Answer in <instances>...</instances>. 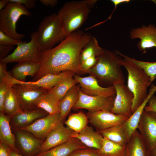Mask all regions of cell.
Wrapping results in <instances>:
<instances>
[{"label": "cell", "instance_id": "5b68a950", "mask_svg": "<svg viewBox=\"0 0 156 156\" xmlns=\"http://www.w3.org/2000/svg\"><path fill=\"white\" fill-rule=\"evenodd\" d=\"M121 63L127 72V86L134 96L133 114L148 96L147 89L151 83L149 77L139 67L122 58Z\"/></svg>", "mask_w": 156, "mask_h": 156}, {"label": "cell", "instance_id": "7bdbcfd3", "mask_svg": "<svg viewBox=\"0 0 156 156\" xmlns=\"http://www.w3.org/2000/svg\"><path fill=\"white\" fill-rule=\"evenodd\" d=\"M40 1L45 6L51 7L55 6L58 3L57 0H40Z\"/></svg>", "mask_w": 156, "mask_h": 156}, {"label": "cell", "instance_id": "d6986e66", "mask_svg": "<svg viewBox=\"0 0 156 156\" xmlns=\"http://www.w3.org/2000/svg\"><path fill=\"white\" fill-rule=\"evenodd\" d=\"M87 148L78 139L71 137L64 143L34 156H69L78 149Z\"/></svg>", "mask_w": 156, "mask_h": 156}, {"label": "cell", "instance_id": "4316f807", "mask_svg": "<svg viewBox=\"0 0 156 156\" xmlns=\"http://www.w3.org/2000/svg\"><path fill=\"white\" fill-rule=\"evenodd\" d=\"M156 91V88L155 87L152 86L146 98L127 121L122 124L130 138L133 133L137 129L142 115L144 110L145 107Z\"/></svg>", "mask_w": 156, "mask_h": 156}, {"label": "cell", "instance_id": "ab89813d", "mask_svg": "<svg viewBox=\"0 0 156 156\" xmlns=\"http://www.w3.org/2000/svg\"><path fill=\"white\" fill-rule=\"evenodd\" d=\"M13 46L0 44V60L6 57L8 53L13 49Z\"/></svg>", "mask_w": 156, "mask_h": 156}, {"label": "cell", "instance_id": "52a82bcc", "mask_svg": "<svg viewBox=\"0 0 156 156\" xmlns=\"http://www.w3.org/2000/svg\"><path fill=\"white\" fill-rule=\"evenodd\" d=\"M31 40L28 42L23 41L17 45L14 51L0 62L9 63L32 61L40 62L42 55L38 44L37 31L31 34Z\"/></svg>", "mask_w": 156, "mask_h": 156}, {"label": "cell", "instance_id": "f546056e", "mask_svg": "<svg viewBox=\"0 0 156 156\" xmlns=\"http://www.w3.org/2000/svg\"><path fill=\"white\" fill-rule=\"evenodd\" d=\"M126 146L120 145L103 138L101 147L98 150V152L101 156H125Z\"/></svg>", "mask_w": 156, "mask_h": 156}, {"label": "cell", "instance_id": "30bf717a", "mask_svg": "<svg viewBox=\"0 0 156 156\" xmlns=\"http://www.w3.org/2000/svg\"><path fill=\"white\" fill-rule=\"evenodd\" d=\"M115 96H90L84 94L80 90L78 101L73 108L86 109L89 111H106L111 112Z\"/></svg>", "mask_w": 156, "mask_h": 156}, {"label": "cell", "instance_id": "d590c367", "mask_svg": "<svg viewBox=\"0 0 156 156\" xmlns=\"http://www.w3.org/2000/svg\"><path fill=\"white\" fill-rule=\"evenodd\" d=\"M69 156H101L98 150L91 148L78 149L74 151Z\"/></svg>", "mask_w": 156, "mask_h": 156}, {"label": "cell", "instance_id": "ee69618b", "mask_svg": "<svg viewBox=\"0 0 156 156\" xmlns=\"http://www.w3.org/2000/svg\"><path fill=\"white\" fill-rule=\"evenodd\" d=\"M129 0H111V1L114 5V9L113 12L111 14V15L109 17L111 18L112 16V14L114 12V11L116 10L117 6L118 5L125 3H128L130 1Z\"/></svg>", "mask_w": 156, "mask_h": 156}, {"label": "cell", "instance_id": "1f68e13d", "mask_svg": "<svg viewBox=\"0 0 156 156\" xmlns=\"http://www.w3.org/2000/svg\"><path fill=\"white\" fill-rule=\"evenodd\" d=\"M22 110L18 100L11 87L6 95L3 107V113L11 117Z\"/></svg>", "mask_w": 156, "mask_h": 156}, {"label": "cell", "instance_id": "f6af8a7d", "mask_svg": "<svg viewBox=\"0 0 156 156\" xmlns=\"http://www.w3.org/2000/svg\"><path fill=\"white\" fill-rule=\"evenodd\" d=\"M9 0H0V10H1L4 8L9 2Z\"/></svg>", "mask_w": 156, "mask_h": 156}, {"label": "cell", "instance_id": "603a6c76", "mask_svg": "<svg viewBox=\"0 0 156 156\" xmlns=\"http://www.w3.org/2000/svg\"><path fill=\"white\" fill-rule=\"evenodd\" d=\"M147 145L138 129L131 136L126 146L125 156H148Z\"/></svg>", "mask_w": 156, "mask_h": 156}, {"label": "cell", "instance_id": "4fadbf2b", "mask_svg": "<svg viewBox=\"0 0 156 156\" xmlns=\"http://www.w3.org/2000/svg\"><path fill=\"white\" fill-rule=\"evenodd\" d=\"M74 78L79 84L80 90L86 94L104 96L116 95V91L114 86L102 87L99 84L97 79L92 75L81 77L75 74Z\"/></svg>", "mask_w": 156, "mask_h": 156}, {"label": "cell", "instance_id": "d6a6232c", "mask_svg": "<svg viewBox=\"0 0 156 156\" xmlns=\"http://www.w3.org/2000/svg\"><path fill=\"white\" fill-rule=\"evenodd\" d=\"M103 50L104 49L99 46L96 38L92 36L81 52L80 57V64L91 57H97Z\"/></svg>", "mask_w": 156, "mask_h": 156}, {"label": "cell", "instance_id": "e0dca14e", "mask_svg": "<svg viewBox=\"0 0 156 156\" xmlns=\"http://www.w3.org/2000/svg\"><path fill=\"white\" fill-rule=\"evenodd\" d=\"M74 131L64 125L63 122L59 123L49 133L42 146L40 152L47 151L67 141Z\"/></svg>", "mask_w": 156, "mask_h": 156}, {"label": "cell", "instance_id": "2e32d148", "mask_svg": "<svg viewBox=\"0 0 156 156\" xmlns=\"http://www.w3.org/2000/svg\"><path fill=\"white\" fill-rule=\"evenodd\" d=\"M129 36L131 39H139L137 47L143 54L147 49L156 48V26L154 24L142 25L141 27L131 29Z\"/></svg>", "mask_w": 156, "mask_h": 156}, {"label": "cell", "instance_id": "9a60e30c", "mask_svg": "<svg viewBox=\"0 0 156 156\" xmlns=\"http://www.w3.org/2000/svg\"><path fill=\"white\" fill-rule=\"evenodd\" d=\"M16 144L26 156H34L40 153L44 142L28 131L14 129Z\"/></svg>", "mask_w": 156, "mask_h": 156}, {"label": "cell", "instance_id": "b9f144b4", "mask_svg": "<svg viewBox=\"0 0 156 156\" xmlns=\"http://www.w3.org/2000/svg\"><path fill=\"white\" fill-rule=\"evenodd\" d=\"M11 149L6 144L0 142V156H10Z\"/></svg>", "mask_w": 156, "mask_h": 156}, {"label": "cell", "instance_id": "7dc6e473", "mask_svg": "<svg viewBox=\"0 0 156 156\" xmlns=\"http://www.w3.org/2000/svg\"><path fill=\"white\" fill-rule=\"evenodd\" d=\"M10 156H23L21 155L18 152L16 151H15L11 149L10 154Z\"/></svg>", "mask_w": 156, "mask_h": 156}, {"label": "cell", "instance_id": "7402d4cb", "mask_svg": "<svg viewBox=\"0 0 156 156\" xmlns=\"http://www.w3.org/2000/svg\"><path fill=\"white\" fill-rule=\"evenodd\" d=\"M72 71L67 70L57 74H48L33 81H20L16 80L12 77L11 83L12 86L16 83L24 84L41 88L49 91L51 90L63 77Z\"/></svg>", "mask_w": 156, "mask_h": 156}, {"label": "cell", "instance_id": "f1b7e54d", "mask_svg": "<svg viewBox=\"0 0 156 156\" xmlns=\"http://www.w3.org/2000/svg\"><path fill=\"white\" fill-rule=\"evenodd\" d=\"M115 51L124 60L141 68L149 77L151 83L156 79V62H147L138 60L124 55L118 50H115Z\"/></svg>", "mask_w": 156, "mask_h": 156}, {"label": "cell", "instance_id": "836d02e7", "mask_svg": "<svg viewBox=\"0 0 156 156\" xmlns=\"http://www.w3.org/2000/svg\"><path fill=\"white\" fill-rule=\"evenodd\" d=\"M88 121L87 115L79 112L69 116L65 124L73 131L79 132L87 125Z\"/></svg>", "mask_w": 156, "mask_h": 156}, {"label": "cell", "instance_id": "8992f818", "mask_svg": "<svg viewBox=\"0 0 156 156\" xmlns=\"http://www.w3.org/2000/svg\"><path fill=\"white\" fill-rule=\"evenodd\" d=\"M22 15L30 17L32 14L23 5L9 2L6 6L0 10V30L13 38L21 40L25 35L18 33L16 27V23Z\"/></svg>", "mask_w": 156, "mask_h": 156}, {"label": "cell", "instance_id": "5bb4252c", "mask_svg": "<svg viewBox=\"0 0 156 156\" xmlns=\"http://www.w3.org/2000/svg\"><path fill=\"white\" fill-rule=\"evenodd\" d=\"M61 122L60 114H49L20 129L27 131L36 138L44 141L51 131Z\"/></svg>", "mask_w": 156, "mask_h": 156}, {"label": "cell", "instance_id": "d4e9b609", "mask_svg": "<svg viewBox=\"0 0 156 156\" xmlns=\"http://www.w3.org/2000/svg\"><path fill=\"white\" fill-rule=\"evenodd\" d=\"M80 88L76 85L70 89L59 103L60 119L63 122L79 98Z\"/></svg>", "mask_w": 156, "mask_h": 156}, {"label": "cell", "instance_id": "bcb514c9", "mask_svg": "<svg viewBox=\"0 0 156 156\" xmlns=\"http://www.w3.org/2000/svg\"><path fill=\"white\" fill-rule=\"evenodd\" d=\"M148 156H156V145L152 149L148 151Z\"/></svg>", "mask_w": 156, "mask_h": 156}, {"label": "cell", "instance_id": "7a4b0ae2", "mask_svg": "<svg viewBox=\"0 0 156 156\" xmlns=\"http://www.w3.org/2000/svg\"><path fill=\"white\" fill-rule=\"evenodd\" d=\"M122 58L115 51L104 49L103 52L97 57L95 65L86 73L109 86L125 83V77L121 69Z\"/></svg>", "mask_w": 156, "mask_h": 156}, {"label": "cell", "instance_id": "f35d334b", "mask_svg": "<svg viewBox=\"0 0 156 156\" xmlns=\"http://www.w3.org/2000/svg\"><path fill=\"white\" fill-rule=\"evenodd\" d=\"M9 1L21 4L29 9L35 7L36 4V1L35 0H9Z\"/></svg>", "mask_w": 156, "mask_h": 156}, {"label": "cell", "instance_id": "74e56055", "mask_svg": "<svg viewBox=\"0 0 156 156\" xmlns=\"http://www.w3.org/2000/svg\"><path fill=\"white\" fill-rule=\"evenodd\" d=\"M97 61V57L92 56L87 59L80 64L81 69L84 73L93 67Z\"/></svg>", "mask_w": 156, "mask_h": 156}, {"label": "cell", "instance_id": "8d00e7d4", "mask_svg": "<svg viewBox=\"0 0 156 156\" xmlns=\"http://www.w3.org/2000/svg\"><path fill=\"white\" fill-rule=\"evenodd\" d=\"M11 87L5 81L0 82V112H3L4 102L7 93Z\"/></svg>", "mask_w": 156, "mask_h": 156}, {"label": "cell", "instance_id": "ac0fdd59", "mask_svg": "<svg viewBox=\"0 0 156 156\" xmlns=\"http://www.w3.org/2000/svg\"><path fill=\"white\" fill-rule=\"evenodd\" d=\"M49 114L44 110L38 107L22 109L10 117V122L14 129H21L30 125L37 120Z\"/></svg>", "mask_w": 156, "mask_h": 156}, {"label": "cell", "instance_id": "9c48e42d", "mask_svg": "<svg viewBox=\"0 0 156 156\" xmlns=\"http://www.w3.org/2000/svg\"><path fill=\"white\" fill-rule=\"evenodd\" d=\"M87 116L91 125L99 131L124 123L129 117L106 111H89Z\"/></svg>", "mask_w": 156, "mask_h": 156}, {"label": "cell", "instance_id": "83f0119b", "mask_svg": "<svg viewBox=\"0 0 156 156\" xmlns=\"http://www.w3.org/2000/svg\"><path fill=\"white\" fill-rule=\"evenodd\" d=\"M122 124L97 131L103 138L120 145L125 146L128 143L130 137Z\"/></svg>", "mask_w": 156, "mask_h": 156}, {"label": "cell", "instance_id": "484cf974", "mask_svg": "<svg viewBox=\"0 0 156 156\" xmlns=\"http://www.w3.org/2000/svg\"><path fill=\"white\" fill-rule=\"evenodd\" d=\"M10 117L0 112V140L12 149L18 152L16 147V137L12 133L10 125Z\"/></svg>", "mask_w": 156, "mask_h": 156}, {"label": "cell", "instance_id": "4dcf8cb0", "mask_svg": "<svg viewBox=\"0 0 156 156\" xmlns=\"http://www.w3.org/2000/svg\"><path fill=\"white\" fill-rule=\"evenodd\" d=\"M36 106L41 109L49 114H60L59 103L46 93L40 96L36 101Z\"/></svg>", "mask_w": 156, "mask_h": 156}, {"label": "cell", "instance_id": "8fae6325", "mask_svg": "<svg viewBox=\"0 0 156 156\" xmlns=\"http://www.w3.org/2000/svg\"><path fill=\"white\" fill-rule=\"evenodd\" d=\"M116 94L111 112L130 117L132 114V106L134 99L133 93L124 83L114 86Z\"/></svg>", "mask_w": 156, "mask_h": 156}, {"label": "cell", "instance_id": "c3c4849f", "mask_svg": "<svg viewBox=\"0 0 156 156\" xmlns=\"http://www.w3.org/2000/svg\"><path fill=\"white\" fill-rule=\"evenodd\" d=\"M154 112H156V105L154 109Z\"/></svg>", "mask_w": 156, "mask_h": 156}, {"label": "cell", "instance_id": "ffe728a7", "mask_svg": "<svg viewBox=\"0 0 156 156\" xmlns=\"http://www.w3.org/2000/svg\"><path fill=\"white\" fill-rule=\"evenodd\" d=\"M72 137L77 138L88 148L97 150L101 148L103 139L98 131L88 125L79 132L74 131Z\"/></svg>", "mask_w": 156, "mask_h": 156}, {"label": "cell", "instance_id": "e575fe53", "mask_svg": "<svg viewBox=\"0 0 156 156\" xmlns=\"http://www.w3.org/2000/svg\"><path fill=\"white\" fill-rule=\"evenodd\" d=\"M23 41L13 38L0 30V44L5 46L17 45Z\"/></svg>", "mask_w": 156, "mask_h": 156}, {"label": "cell", "instance_id": "7c38bea8", "mask_svg": "<svg viewBox=\"0 0 156 156\" xmlns=\"http://www.w3.org/2000/svg\"><path fill=\"white\" fill-rule=\"evenodd\" d=\"M137 129L145 141L148 151L156 145V112L144 110Z\"/></svg>", "mask_w": 156, "mask_h": 156}, {"label": "cell", "instance_id": "cb8c5ba5", "mask_svg": "<svg viewBox=\"0 0 156 156\" xmlns=\"http://www.w3.org/2000/svg\"><path fill=\"white\" fill-rule=\"evenodd\" d=\"M75 73L72 71L61 79L50 90L48 94L59 103L67 92L77 83L74 78Z\"/></svg>", "mask_w": 156, "mask_h": 156}, {"label": "cell", "instance_id": "ba28073f", "mask_svg": "<svg viewBox=\"0 0 156 156\" xmlns=\"http://www.w3.org/2000/svg\"><path fill=\"white\" fill-rule=\"evenodd\" d=\"M11 87L22 110L37 107L36 101L48 91L41 88L21 83L14 84Z\"/></svg>", "mask_w": 156, "mask_h": 156}, {"label": "cell", "instance_id": "277c9868", "mask_svg": "<svg viewBox=\"0 0 156 156\" xmlns=\"http://www.w3.org/2000/svg\"><path fill=\"white\" fill-rule=\"evenodd\" d=\"M36 31L42 52L54 47L67 36L59 16L55 13L45 17L40 23Z\"/></svg>", "mask_w": 156, "mask_h": 156}, {"label": "cell", "instance_id": "6da1fadb", "mask_svg": "<svg viewBox=\"0 0 156 156\" xmlns=\"http://www.w3.org/2000/svg\"><path fill=\"white\" fill-rule=\"evenodd\" d=\"M92 36L89 33L77 30L56 46L42 52L41 68L34 79L36 81L48 74L67 70L77 74L84 73L80 67V53Z\"/></svg>", "mask_w": 156, "mask_h": 156}, {"label": "cell", "instance_id": "44dd1931", "mask_svg": "<svg viewBox=\"0 0 156 156\" xmlns=\"http://www.w3.org/2000/svg\"><path fill=\"white\" fill-rule=\"evenodd\" d=\"M41 68L40 62L27 61L18 63L11 69L10 72L15 79L25 81L27 76H36Z\"/></svg>", "mask_w": 156, "mask_h": 156}, {"label": "cell", "instance_id": "60d3db41", "mask_svg": "<svg viewBox=\"0 0 156 156\" xmlns=\"http://www.w3.org/2000/svg\"><path fill=\"white\" fill-rule=\"evenodd\" d=\"M7 64L0 62V82L6 79L8 76L9 72L7 70Z\"/></svg>", "mask_w": 156, "mask_h": 156}, {"label": "cell", "instance_id": "3957f363", "mask_svg": "<svg viewBox=\"0 0 156 156\" xmlns=\"http://www.w3.org/2000/svg\"><path fill=\"white\" fill-rule=\"evenodd\" d=\"M88 0L67 2L59 10L57 14L67 36L77 30L87 20L90 11Z\"/></svg>", "mask_w": 156, "mask_h": 156}]
</instances>
